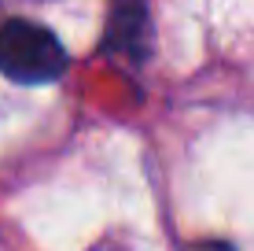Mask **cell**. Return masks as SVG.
<instances>
[{
  "label": "cell",
  "mask_w": 254,
  "mask_h": 251,
  "mask_svg": "<svg viewBox=\"0 0 254 251\" xmlns=\"http://www.w3.org/2000/svg\"><path fill=\"white\" fill-rule=\"evenodd\" d=\"M66 48L59 37L30 19H7L0 26V74L19 85H45L66 74Z\"/></svg>",
  "instance_id": "6da1fadb"
},
{
  "label": "cell",
  "mask_w": 254,
  "mask_h": 251,
  "mask_svg": "<svg viewBox=\"0 0 254 251\" xmlns=\"http://www.w3.org/2000/svg\"><path fill=\"white\" fill-rule=\"evenodd\" d=\"M151 48V22H147L144 0H115L111 4L107 33H103V52L126 63H140Z\"/></svg>",
  "instance_id": "7a4b0ae2"
},
{
  "label": "cell",
  "mask_w": 254,
  "mask_h": 251,
  "mask_svg": "<svg viewBox=\"0 0 254 251\" xmlns=\"http://www.w3.org/2000/svg\"><path fill=\"white\" fill-rule=\"evenodd\" d=\"M191 251H232V244H217V240H210V244H199Z\"/></svg>",
  "instance_id": "3957f363"
}]
</instances>
